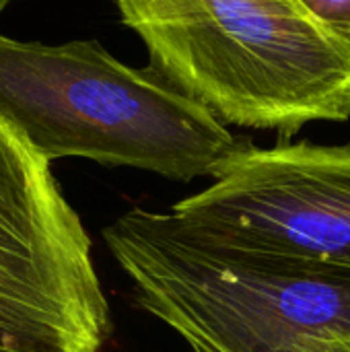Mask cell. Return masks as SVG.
Wrapping results in <instances>:
<instances>
[{"label":"cell","mask_w":350,"mask_h":352,"mask_svg":"<svg viewBox=\"0 0 350 352\" xmlns=\"http://www.w3.org/2000/svg\"><path fill=\"white\" fill-rule=\"evenodd\" d=\"M149 68L221 124L291 138L350 118V43L299 0H113Z\"/></svg>","instance_id":"obj_1"},{"label":"cell","mask_w":350,"mask_h":352,"mask_svg":"<svg viewBox=\"0 0 350 352\" xmlns=\"http://www.w3.org/2000/svg\"><path fill=\"white\" fill-rule=\"evenodd\" d=\"M138 305L186 352H350V278L221 248L171 212L132 208L103 229Z\"/></svg>","instance_id":"obj_2"},{"label":"cell","mask_w":350,"mask_h":352,"mask_svg":"<svg viewBox=\"0 0 350 352\" xmlns=\"http://www.w3.org/2000/svg\"><path fill=\"white\" fill-rule=\"evenodd\" d=\"M0 118L50 163L78 157L177 182L215 177L248 144L95 39L47 45L0 33Z\"/></svg>","instance_id":"obj_3"},{"label":"cell","mask_w":350,"mask_h":352,"mask_svg":"<svg viewBox=\"0 0 350 352\" xmlns=\"http://www.w3.org/2000/svg\"><path fill=\"white\" fill-rule=\"evenodd\" d=\"M109 330L78 214L0 118V352H99Z\"/></svg>","instance_id":"obj_4"},{"label":"cell","mask_w":350,"mask_h":352,"mask_svg":"<svg viewBox=\"0 0 350 352\" xmlns=\"http://www.w3.org/2000/svg\"><path fill=\"white\" fill-rule=\"evenodd\" d=\"M171 214L200 239L350 278V144L248 142Z\"/></svg>","instance_id":"obj_5"},{"label":"cell","mask_w":350,"mask_h":352,"mask_svg":"<svg viewBox=\"0 0 350 352\" xmlns=\"http://www.w3.org/2000/svg\"><path fill=\"white\" fill-rule=\"evenodd\" d=\"M299 4L322 27L350 43V0H299Z\"/></svg>","instance_id":"obj_6"},{"label":"cell","mask_w":350,"mask_h":352,"mask_svg":"<svg viewBox=\"0 0 350 352\" xmlns=\"http://www.w3.org/2000/svg\"><path fill=\"white\" fill-rule=\"evenodd\" d=\"M8 2H12V0H0V10H2V8H4V6L8 4Z\"/></svg>","instance_id":"obj_7"}]
</instances>
